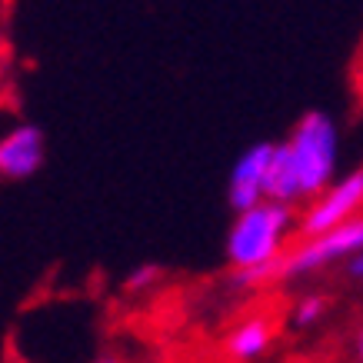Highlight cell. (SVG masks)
Instances as JSON below:
<instances>
[{
    "label": "cell",
    "mask_w": 363,
    "mask_h": 363,
    "mask_svg": "<svg viewBox=\"0 0 363 363\" xmlns=\"http://www.w3.org/2000/svg\"><path fill=\"white\" fill-rule=\"evenodd\" d=\"M290 154L300 174V194L317 197L333 184L337 174V127L327 113H303L290 133Z\"/></svg>",
    "instance_id": "7a4b0ae2"
},
{
    "label": "cell",
    "mask_w": 363,
    "mask_h": 363,
    "mask_svg": "<svg viewBox=\"0 0 363 363\" xmlns=\"http://www.w3.org/2000/svg\"><path fill=\"white\" fill-rule=\"evenodd\" d=\"M274 157V143H257L247 154L233 164L230 174V207L240 213V210L257 207L264 197V177H267V164Z\"/></svg>",
    "instance_id": "8992f818"
},
{
    "label": "cell",
    "mask_w": 363,
    "mask_h": 363,
    "mask_svg": "<svg viewBox=\"0 0 363 363\" xmlns=\"http://www.w3.org/2000/svg\"><path fill=\"white\" fill-rule=\"evenodd\" d=\"M347 274L357 277V280H363V250L350 257V264H347Z\"/></svg>",
    "instance_id": "8fae6325"
},
{
    "label": "cell",
    "mask_w": 363,
    "mask_h": 363,
    "mask_svg": "<svg viewBox=\"0 0 363 363\" xmlns=\"http://www.w3.org/2000/svg\"><path fill=\"white\" fill-rule=\"evenodd\" d=\"M290 227H294V210L284 200H260L257 207L240 210L227 233V260L237 270L274 260L284 253Z\"/></svg>",
    "instance_id": "6da1fadb"
},
{
    "label": "cell",
    "mask_w": 363,
    "mask_h": 363,
    "mask_svg": "<svg viewBox=\"0 0 363 363\" xmlns=\"http://www.w3.org/2000/svg\"><path fill=\"white\" fill-rule=\"evenodd\" d=\"M264 197L284 200V203L303 200V194H300V174H297V164H294V154H290V143H274V157H270L267 177H264Z\"/></svg>",
    "instance_id": "52a82bcc"
},
{
    "label": "cell",
    "mask_w": 363,
    "mask_h": 363,
    "mask_svg": "<svg viewBox=\"0 0 363 363\" xmlns=\"http://www.w3.org/2000/svg\"><path fill=\"white\" fill-rule=\"evenodd\" d=\"M363 210V170H353L343 180L330 184V187L317 194L307 213L300 217V237H313L330 227H340L350 217H360Z\"/></svg>",
    "instance_id": "277c9868"
},
{
    "label": "cell",
    "mask_w": 363,
    "mask_h": 363,
    "mask_svg": "<svg viewBox=\"0 0 363 363\" xmlns=\"http://www.w3.org/2000/svg\"><path fill=\"white\" fill-rule=\"evenodd\" d=\"M44 164V133L33 123H21L0 137V180H27Z\"/></svg>",
    "instance_id": "5b68a950"
},
{
    "label": "cell",
    "mask_w": 363,
    "mask_h": 363,
    "mask_svg": "<svg viewBox=\"0 0 363 363\" xmlns=\"http://www.w3.org/2000/svg\"><path fill=\"white\" fill-rule=\"evenodd\" d=\"M270 343H274V323L267 317H250L227 337L223 350L230 360H257L270 350Z\"/></svg>",
    "instance_id": "ba28073f"
},
{
    "label": "cell",
    "mask_w": 363,
    "mask_h": 363,
    "mask_svg": "<svg viewBox=\"0 0 363 363\" xmlns=\"http://www.w3.org/2000/svg\"><path fill=\"white\" fill-rule=\"evenodd\" d=\"M357 357L363 360V330H360V337H357Z\"/></svg>",
    "instance_id": "7c38bea8"
},
{
    "label": "cell",
    "mask_w": 363,
    "mask_h": 363,
    "mask_svg": "<svg viewBox=\"0 0 363 363\" xmlns=\"http://www.w3.org/2000/svg\"><path fill=\"white\" fill-rule=\"evenodd\" d=\"M157 280V267H140V270H133V277H127V290H143L147 284H154Z\"/></svg>",
    "instance_id": "30bf717a"
},
{
    "label": "cell",
    "mask_w": 363,
    "mask_h": 363,
    "mask_svg": "<svg viewBox=\"0 0 363 363\" xmlns=\"http://www.w3.org/2000/svg\"><path fill=\"white\" fill-rule=\"evenodd\" d=\"M323 313H327V297H303L294 307V327H313V323H320L323 320Z\"/></svg>",
    "instance_id": "9c48e42d"
},
{
    "label": "cell",
    "mask_w": 363,
    "mask_h": 363,
    "mask_svg": "<svg viewBox=\"0 0 363 363\" xmlns=\"http://www.w3.org/2000/svg\"><path fill=\"white\" fill-rule=\"evenodd\" d=\"M363 250V217H350L340 227H330L323 233L303 237L294 250H284L277 257V280H290V277L313 274L320 267L337 264V260H350L353 253Z\"/></svg>",
    "instance_id": "3957f363"
}]
</instances>
